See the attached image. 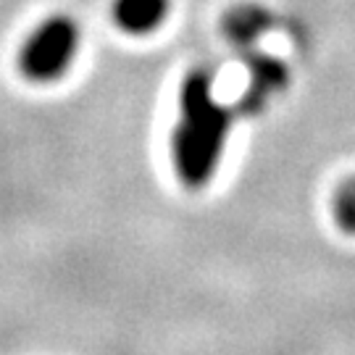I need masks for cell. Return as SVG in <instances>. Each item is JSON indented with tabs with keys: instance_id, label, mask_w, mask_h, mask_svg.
<instances>
[{
	"instance_id": "1",
	"label": "cell",
	"mask_w": 355,
	"mask_h": 355,
	"mask_svg": "<svg viewBox=\"0 0 355 355\" xmlns=\"http://www.w3.org/2000/svg\"><path fill=\"white\" fill-rule=\"evenodd\" d=\"M229 114L214 101L205 76L187 82L182 95V116L174 129V166L179 179L200 190L214 177L227 145Z\"/></svg>"
},
{
	"instance_id": "2",
	"label": "cell",
	"mask_w": 355,
	"mask_h": 355,
	"mask_svg": "<svg viewBox=\"0 0 355 355\" xmlns=\"http://www.w3.org/2000/svg\"><path fill=\"white\" fill-rule=\"evenodd\" d=\"M79 48V29L69 16H53L26 37L21 71L32 82H53L66 74Z\"/></svg>"
},
{
	"instance_id": "3",
	"label": "cell",
	"mask_w": 355,
	"mask_h": 355,
	"mask_svg": "<svg viewBox=\"0 0 355 355\" xmlns=\"http://www.w3.org/2000/svg\"><path fill=\"white\" fill-rule=\"evenodd\" d=\"M168 16V0H116L114 19L129 35H148L164 24Z\"/></svg>"
},
{
	"instance_id": "4",
	"label": "cell",
	"mask_w": 355,
	"mask_h": 355,
	"mask_svg": "<svg viewBox=\"0 0 355 355\" xmlns=\"http://www.w3.org/2000/svg\"><path fill=\"white\" fill-rule=\"evenodd\" d=\"M334 218L343 232L355 234V177L345 179L334 195Z\"/></svg>"
}]
</instances>
